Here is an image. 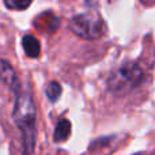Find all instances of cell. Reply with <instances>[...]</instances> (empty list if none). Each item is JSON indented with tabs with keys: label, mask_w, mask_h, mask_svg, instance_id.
<instances>
[{
	"label": "cell",
	"mask_w": 155,
	"mask_h": 155,
	"mask_svg": "<svg viewBox=\"0 0 155 155\" xmlns=\"http://www.w3.org/2000/svg\"><path fill=\"white\" fill-rule=\"evenodd\" d=\"M35 116H37V112H35L31 94L26 91H19L15 101L12 117L15 124L23 134L25 147L29 153H31L35 142Z\"/></svg>",
	"instance_id": "cell-1"
},
{
	"label": "cell",
	"mask_w": 155,
	"mask_h": 155,
	"mask_svg": "<svg viewBox=\"0 0 155 155\" xmlns=\"http://www.w3.org/2000/svg\"><path fill=\"white\" fill-rule=\"evenodd\" d=\"M143 71L134 63H125L109 78V87L116 94H125L143 80Z\"/></svg>",
	"instance_id": "cell-2"
},
{
	"label": "cell",
	"mask_w": 155,
	"mask_h": 155,
	"mask_svg": "<svg viewBox=\"0 0 155 155\" xmlns=\"http://www.w3.org/2000/svg\"><path fill=\"white\" fill-rule=\"evenodd\" d=\"M71 29L79 37L86 40H95L104 33V21L95 11H87L78 14L71 19Z\"/></svg>",
	"instance_id": "cell-3"
},
{
	"label": "cell",
	"mask_w": 155,
	"mask_h": 155,
	"mask_svg": "<svg viewBox=\"0 0 155 155\" xmlns=\"http://www.w3.org/2000/svg\"><path fill=\"white\" fill-rule=\"evenodd\" d=\"M22 46H23L25 53L29 57H31V59H35V57L40 56L41 46H40L38 40L34 35H30V34L25 35V37L22 38Z\"/></svg>",
	"instance_id": "cell-4"
},
{
	"label": "cell",
	"mask_w": 155,
	"mask_h": 155,
	"mask_svg": "<svg viewBox=\"0 0 155 155\" xmlns=\"http://www.w3.org/2000/svg\"><path fill=\"white\" fill-rule=\"evenodd\" d=\"M71 134V123L68 120H60L54 129V142H65Z\"/></svg>",
	"instance_id": "cell-5"
},
{
	"label": "cell",
	"mask_w": 155,
	"mask_h": 155,
	"mask_svg": "<svg viewBox=\"0 0 155 155\" xmlns=\"http://www.w3.org/2000/svg\"><path fill=\"white\" fill-rule=\"evenodd\" d=\"M45 93H46V97H48L52 102H56L57 99H59L60 94H61V86L57 82H51L46 86Z\"/></svg>",
	"instance_id": "cell-6"
},
{
	"label": "cell",
	"mask_w": 155,
	"mask_h": 155,
	"mask_svg": "<svg viewBox=\"0 0 155 155\" xmlns=\"http://www.w3.org/2000/svg\"><path fill=\"white\" fill-rule=\"evenodd\" d=\"M33 0H4V4L10 10H26Z\"/></svg>",
	"instance_id": "cell-7"
}]
</instances>
